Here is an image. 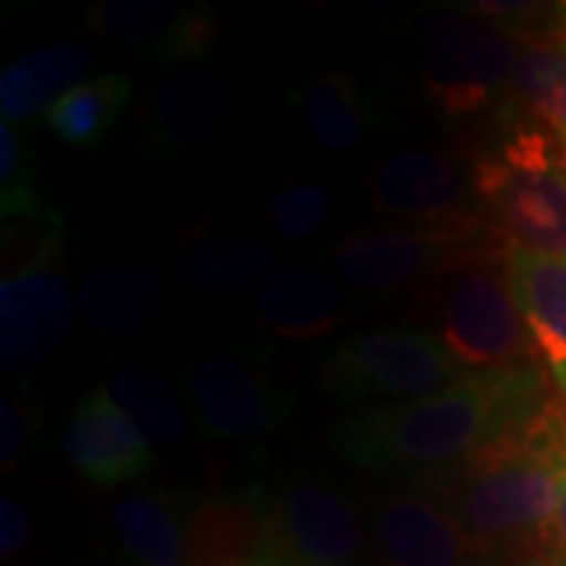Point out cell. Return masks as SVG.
I'll use <instances>...</instances> for the list:
<instances>
[{
	"label": "cell",
	"mask_w": 566,
	"mask_h": 566,
	"mask_svg": "<svg viewBox=\"0 0 566 566\" xmlns=\"http://www.w3.org/2000/svg\"><path fill=\"white\" fill-rule=\"evenodd\" d=\"M526 368L475 371L416 403L365 406L331 431L349 463L378 472H438L526 422L542 406Z\"/></svg>",
	"instance_id": "6da1fadb"
},
{
	"label": "cell",
	"mask_w": 566,
	"mask_h": 566,
	"mask_svg": "<svg viewBox=\"0 0 566 566\" xmlns=\"http://www.w3.org/2000/svg\"><path fill=\"white\" fill-rule=\"evenodd\" d=\"M472 189L516 249L566 259V180L545 133L510 136L475 164Z\"/></svg>",
	"instance_id": "7a4b0ae2"
},
{
	"label": "cell",
	"mask_w": 566,
	"mask_h": 566,
	"mask_svg": "<svg viewBox=\"0 0 566 566\" xmlns=\"http://www.w3.org/2000/svg\"><path fill=\"white\" fill-rule=\"evenodd\" d=\"M327 390L344 403L397 400L416 403L463 378L444 340L422 331H368L327 353L322 365Z\"/></svg>",
	"instance_id": "3957f363"
},
{
	"label": "cell",
	"mask_w": 566,
	"mask_h": 566,
	"mask_svg": "<svg viewBox=\"0 0 566 566\" xmlns=\"http://www.w3.org/2000/svg\"><path fill=\"white\" fill-rule=\"evenodd\" d=\"M416 54L438 111L469 117L510 88L520 44L513 32L479 17H434L419 32Z\"/></svg>",
	"instance_id": "277c9868"
},
{
	"label": "cell",
	"mask_w": 566,
	"mask_h": 566,
	"mask_svg": "<svg viewBox=\"0 0 566 566\" xmlns=\"http://www.w3.org/2000/svg\"><path fill=\"white\" fill-rule=\"evenodd\" d=\"M76 305L61 237L48 233L35 255L0 281V365L13 371L51 359L73 327Z\"/></svg>",
	"instance_id": "5b68a950"
},
{
	"label": "cell",
	"mask_w": 566,
	"mask_h": 566,
	"mask_svg": "<svg viewBox=\"0 0 566 566\" xmlns=\"http://www.w3.org/2000/svg\"><path fill=\"white\" fill-rule=\"evenodd\" d=\"M441 340L460 368L510 371L532 359L526 324L513 303L504 264L465 268L447 286Z\"/></svg>",
	"instance_id": "8992f818"
},
{
	"label": "cell",
	"mask_w": 566,
	"mask_h": 566,
	"mask_svg": "<svg viewBox=\"0 0 566 566\" xmlns=\"http://www.w3.org/2000/svg\"><path fill=\"white\" fill-rule=\"evenodd\" d=\"M186 397L199 431L214 441L252 444L286 422L290 403L262 365L211 353L186 371Z\"/></svg>",
	"instance_id": "52a82bcc"
},
{
	"label": "cell",
	"mask_w": 566,
	"mask_h": 566,
	"mask_svg": "<svg viewBox=\"0 0 566 566\" xmlns=\"http://www.w3.org/2000/svg\"><path fill=\"white\" fill-rule=\"evenodd\" d=\"M371 205L400 221L431 223L438 233L469 240L475 211L465 205V177L460 164L434 148H406L378 164L368 177Z\"/></svg>",
	"instance_id": "ba28073f"
},
{
	"label": "cell",
	"mask_w": 566,
	"mask_h": 566,
	"mask_svg": "<svg viewBox=\"0 0 566 566\" xmlns=\"http://www.w3.org/2000/svg\"><path fill=\"white\" fill-rule=\"evenodd\" d=\"M186 566H300L262 491H214L186 513Z\"/></svg>",
	"instance_id": "9c48e42d"
},
{
	"label": "cell",
	"mask_w": 566,
	"mask_h": 566,
	"mask_svg": "<svg viewBox=\"0 0 566 566\" xmlns=\"http://www.w3.org/2000/svg\"><path fill=\"white\" fill-rule=\"evenodd\" d=\"M63 453L82 479L95 485H126L151 472L158 457L107 387L82 397L80 409L63 431Z\"/></svg>",
	"instance_id": "30bf717a"
},
{
	"label": "cell",
	"mask_w": 566,
	"mask_h": 566,
	"mask_svg": "<svg viewBox=\"0 0 566 566\" xmlns=\"http://www.w3.org/2000/svg\"><path fill=\"white\" fill-rule=\"evenodd\" d=\"M290 557L300 566H344L363 547V523L340 491L293 482L274 504Z\"/></svg>",
	"instance_id": "8fae6325"
},
{
	"label": "cell",
	"mask_w": 566,
	"mask_h": 566,
	"mask_svg": "<svg viewBox=\"0 0 566 566\" xmlns=\"http://www.w3.org/2000/svg\"><path fill=\"white\" fill-rule=\"evenodd\" d=\"M375 538L390 566H465L482 551L450 510L422 494L378 501Z\"/></svg>",
	"instance_id": "7c38bea8"
},
{
	"label": "cell",
	"mask_w": 566,
	"mask_h": 566,
	"mask_svg": "<svg viewBox=\"0 0 566 566\" xmlns=\"http://www.w3.org/2000/svg\"><path fill=\"white\" fill-rule=\"evenodd\" d=\"M453 243L460 240L438 230H371L331 245L327 259L349 286L387 293L428 277L444 262V252Z\"/></svg>",
	"instance_id": "4fadbf2b"
},
{
	"label": "cell",
	"mask_w": 566,
	"mask_h": 566,
	"mask_svg": "<svg viewBox=\"0 0 566 566\" xmlns=\"http://www.w3.org/2000/svg\"><path fill=\"white\" fill-rule=\"evenodd\" d=\"M506 283L526 324L532 359L566 390V259L506 249Z\"/></svg>",
	"instance_id": "5bb4252c"
},
{
	"label": "cell",
	"mask_w": 566,
	"mask_h": 566,
	"mask_svg": "<svg viewBox=\"0 0 566 566\" xmlns=\"http://www.w3.org/2000/svg\"><path fill=\"white\" fill-rule=\"evenodd\" d=\"M255 318L283 340L324 337L346 318L340 283L318 268H281L259 286Z\"/></svg>",
	"instance_id": "9a60e30c"
},
{
	"label": "cell",
	"mask_w": 566,
	"mask_h": 566,
	"mask_svg": "<svg viewBox=\"0 0 566 566\" xmlns=\"http://www.w3.org/2000/svg\"><path fill=\"white\" fill-rule=\"evenodd\" d=\"M76 303L82 322L98 337L129 340L155 322L161 308V281L145 262L102 264L82 281Z\"/></svg>",
	"instance_id": "2e32d148"
},
{
	"label": "cell",
	"mask_w": 566,
	"mask_h": 566,
	"mask_svg": "<svg viewBox=\"0 0 566 566\" xmlns=\"http://www.w3.org/2000/svg\"><path fill=\"white\" fill-rule=\"evenodd\" d=\"M230 104V85L211 70H177L155 85L145 104L151 139L167 151H182L214 133Z\"/></svg>",
	"instance_id": "e0dca14e"
},
{
	"label": "cell",
	"mask_w": 566,
	"mask_h": 566,
	"mask_svg": "<svg viewBox=\"0 0 566 566\" xmlns=\"http://www.w3.org/2000/svg\"><path fill=\"white\" fill-rule=\"evenodd\" d=\"M92 51L80 41H51L22 54L0 73V114L3 123L25 120L48 111L61 95L76 88L92 70Z\"/></svg>",
	"instance_id": "ac0fdd59"
},
{
	"label": "cell",
	"mask_w": 566,
	"mask_h": 566,
	"mask_svg": "<svg viewBox=\"0 0 566 566\" xmlns=\"http://www.w3.org/2000/svg\"><path fill=\"white\" fill-rule=\"evenodd\" d=\"M274 274V252L252 237H205L182 249L180 277L192 293L233 296Z\"/></svg>",
	"instance_id": "d6986e66"
},
{
	"label": "cell",
	"mask_w": 566,
	"mask_h": 566,
	"mask_svg": "<svg viewBox=\"0 0 566 566\" xmlns=\"http://www.w3.org/2000/svg\"><path fill=\"white\" fill-rule=\"evenodd\" d=\"M296 114L303 120L308 139L324 151H349L365 139L368 133V104H365L359 85L344 73H318L305 80L296 95Z\"/></svg>",
	"instance_id": "ffe728a7"
},
{
	"label": "cell",
	"mask_w": 566,
	"mask_h": 566,
	"mask_svg": "<svg viewBox=\"0 0 566 566\" xmlns=\"http://www.w3.org/2000/svg\"><path fill=\"white\" fill-rule=\"evenodd\" d=\"M114 528L133 566H186V520L170 497L126 494L114 506Z\"/></svg>",
	"instance_id": "44dd1931"
},
{
	"label": "cell",
	"mask_w": 566,
	"mask_h": 566,
	"mask_svg": "<svg viewBox=\"0 0 566 566\" xmlns=\"http://www.w3.org/2000/svg\"><path fill=\"white\" fill-rule=\"evenodd\" d=\"M506 92L545 129L566 142V44H520Z\"/></svg>",
	"instance_id": "7402d4cb"
},
{
	"label": "cell",
	"mask_w": 566,
	"mask_h": 566,
	"mask_svg": "<svg viewBox=\"0 0 566 566\" xmlns=\"http://www.w3.org/2000/svg\"><path fill=\"white\" fill-rule=\"evenodd\" d=\"M133 98V82L126 76H98L80 82L44 111L48 129L66 145H95L117 123L120 111Z\"/></svg>",
	"instance_id": "603a6c76"
},
{
	"label": "cell",
	"mask_w": 566,
	"mask_h": 566,
	"mask_svg": "<svg viewBox=\"0 0 566 566\" xmlns=\"http://www.w3.org/2000/svg\"><path fill=\"white\" fill-rule=\"evenodd\" d=\"M111 397L120 403V409L139 424V431L158 444H180L189 431L182 403L177 394L164 385L161 378L148 368H123L111 381Z\"/></svg>",
	"instance_id": "cb8c5ba5"
},
{
	"label": "cell",
	"mask_w": 566,
	"mask_h": 566,
	"mask_svg": "<svg viewBox=\"0 0 566 566\" xmlns=\"http://www.w3.org/2000/svg\"><path fill=\"white\" fill-rule=\"evenodd\" d=\"M177 7L167 0H102L82 13V25L120 44H161L177 22Z\"/></svg>",
	"instance_id": "d4e9b609"
},
{
	"label": "cell",
	"mask_w": 566,
	"mask_h": 566,
	"mask_svg": "<svg viewBox=\"0 0 566 566\" xmlns=\"http://www.w3.org/2000/svg\"><path fill=\"white\" fill-rule=\"evenodd\" d=\"M264 214L286 240H308L327 221L331 196L322 182H286L268 199Z\"/></svg>",
	"instance_id": "484cf974"
},
{
	"label": "cell",
	"mask_w": 566,
	"mask_h": 566,
	"mask_svg": "<svg viewBox=\"0 0 566 566\" xmlns=\"http://www.w3.org/2000/svg\"><path fill=\"white\" fill-rule=\"evenodd\" d=\"M0 202L7 218H39V196L10 123L0 126Z\"/></svg>",
	"instance_id": "4316f807"
},
{
	"label": "cell",
	"mask_w": 566,
	"mask_h": 566,
	"mask_svg": "<svg viewBox=\"0 0 566 566\" xmlns=\"http://www.w3.org/2000/svg\"><path fill=\"white\" fill-rule=\"evenodd\" d=\"M221 35V22L208 10V7H189L177 13V22L170 25L167 39L155 48L158 57L170 63L182 61H202L214 51Z\"/></svg>",
	"instance_id": "83f0119b"
},
{
	"label": "cell",
	"mask_w": 566,
	"mask_h": 566,
	"mask_svg": "<svg viewBox=\"0 0 566 566\" xmlns=\"http://www.w3.org/2000/svg\"><path fill=\"white\" fill-rule=\"evenodd\" d=\"M25 412L17 400L3 397L0 400V469L10 472L20 463L22 447H25Z\"/></svg>",
	"instance_id": "f1b7e54d"
},
{
	"label": "cell",
	"mask_w": 566,
	"mask_h": 566,
	"mask_svg": "<svg viewBox=\"0 0 566 566\" xmlns=\"http://www.w3.org/2000/svg\"><path fill=\"white\" fill-rule=\"evenodd\" d=\"M32 535V516L17 497H3L0 501V554L3 560H10L13 554H20L25 542Z\"/></svg>",
	"instance_id": "f546056e"
},
{
	"label": "cell",
	"mask_w": 566,
	"mask_h": 566,
	"mask_svg": "<svg viewBox=\"0 0 566 566\" xmlns=\"http://www.w3.org/2000/svg\"><path fill=\"white\" fill-rule=\"evenodd\" d=\"M542 538L547 542V547L554 551V560L566 564V475L560 482V497H557V510L551 516V523L542 532Z\"/></svg>",
	"instance_id": "4dcf8cb0"
},
{
	"label": "cell",
	"mask_w": 566,
	"mask_h": 566,
	"mask_svg": "<svg viewBox=\"0 0 566 566\" xmlns=\"http://www.w3.org/2000/svg\"><path fill=\"white\" fill-rule=\"evenodd\" d=\"M557 167H560V174H564V180H566V142H564V151H560V161H557Z\"/></svg>",
	"instance_id": "1f68e13d"
},
{
	"label": "cell",
	"mask_w": 566,
	"mask_h": 566,
	"mask_svg": "<svg viewBox=\"0 0 566 566\" xmlns=\"http://www.w3.org/2000/svg\"><path fill=\"white\" fill-rule=\"evenodd\" d=\"M532 566H566V564H560V560H538V564H532Z\"/></svg>",
	"instance_id": "d6a6232c"
},
{
	"label": "cell",
	"mask_w": 566,
	"mask_h": 566,
	"mask_svg": "<svg viewBox=\"0 0 566 566\" xmlns=\"http://www.w3.org/2000/svg\"><path fill=\"white\" fill-rule=\"evenodd\" d=\"M344 566H368V564H363V560H353V564H344Z\"/></svg>",
	"instance_id": "836d02e7"
},
{
	"label": "cell",
	"mask_w": 566,
	"mask_h": 566,
	"mask_svg": "<svg viewBox=\"0 0 566 566\" xmlns=\"http://www.w3.org/2000/svg\"><path fill=\"white\" fill-rule=\"evenodd\" d=\"M564 25H566V7H564ZM564 35H566V32H564Z\"/></svg>",
	"instance_id": "e575fe53"
}]
</instances>
